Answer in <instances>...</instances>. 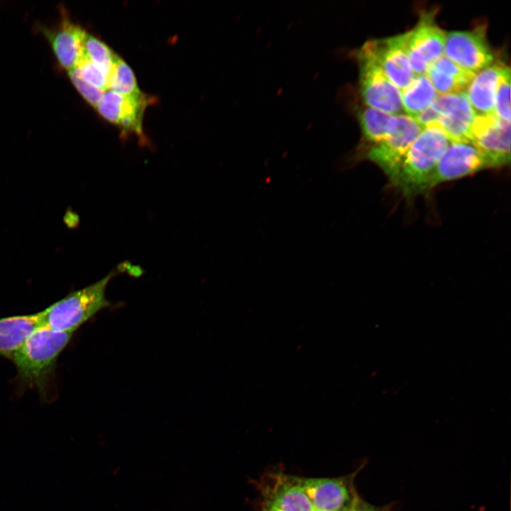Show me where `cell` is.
Wrapping results in <instances>:
<instances>
[{
	"label": "cell",
	"mask_w": 511,
	"mask_h": 511,
	"mask_svg": "<svg viewBox=\"0 0 511 511\" xmlns=\"http://www.w3.org/2000/svg\"><path fill=\"white\" fill-rule=\"evenodd\" d=\"M87 32L62 13L57 27L43 28L58 65L67 71L77 67L84 57V39Z\"/></svg>",
	"instance_id": "5bb4252c"
},
{
	"label": "cell",
	"mask_w": 511,
	"mask_h": 511,
	"mask_svg": "<svg viewBox=\"0 0 511 511\" xmlns=\"http://www.w3.org/2000/svg\"><path fill=\"white\" fill-rule=\"evenodd\" d=\"M123 95L107 89L95 106L98 114L106 121L118 125L120 120Z\"/></svg>",
	"instance_id": "cb8c5ba5"
},
{
	"label": "cell",
	"mask_w": 511,
	"mask_h": 511,
	"mask_svg": "<svg viewBox=\"0 0 511 511\" xmlns=\"http://www.w3.org/2000/svg\"><path fill=\"white\" fill-rule=\"evenodd\" d=\"M450 142L437 123L424 128L406 153L391 185L407 200L429 193L431 177Z\"/></svg>",
	"instance_id": "6da1fadb"
},
{
	"label": "cell",
	"mask_w": 511,
	"mask_h": 511,
	"mask_svg": "<svg viewBox=\"0 0 511 511\" xmlns=\"http://www.w3.org/2000/svg\"><path fill=\"white\" fill-rule=\"evenodd\" d=\"M423 128L405 114L395 115L389 135L385 140L356 153L353 160L366 159L376 165L390 182L395 177L408 149Z\"/></svg>",
	"instance_id": "277c9868"
},
{
	"label": "cell",
	"mask_w": 511,
	"mask_h": 511,
	"mask_svg": "<svg viewBox=\"0 0 511 511\" xmlns=\"http://www.w3.org/2000/svg\"><path fill=\"white\" fill-rule=\"evenodd\" d=\"M68 75L72 84L81 97L90 105L95 107L101 100L104 92H102L87 83L80 76L77 67L68 71Z\"/></svg>",
	"instance_id": "484cf974"
},
{
	"label": "cell",
	"mask_w": 511,
	"mask_h": 511,
	"mask_svg": "<svg viewBox=\"0 0 511 511\" xmlns=\"http://www.w3.org/2000/svg\"><path fill=\"white\" fill-rule=\"evenodd\" d=\"M490 169L481 152L470 142H450L431 177L428 192L440 184Z\"/></svg>",
	"instance_id": "9c48e42d"
},
{
	"label": "cell",
	"mask_w": 511,
	"mask_h": 511,
	"mask_svg": "<svg viewBox=\"0 0 511 511\" xmlns=\"http://www.w3.org/2000/svg\"><path fill=\"white\" fill-rule=\"evenodd\" d=\"M356 109L357 119L362 133V141L356 153L378 144L389 135L395 115L366 105Z\"/></svg>",
	"instance_id": "ac0fdd59"
},
{
	"label": "cell",
	"mask_w": 511,
	"mask_h": 511,
	"mask_svg": "<svg viewBox=\"0 0 511 511\" xmlns=\"http://www.w3.org/2000/svg\"><path fill=\"white\" fill-rule=\"evenodd\" d=\"M348 511H386L363 501L359 497Z\"/></svg>",
	"instance_id": "4316f807"
},
{
	"label": "cell",
	"mask_w": 511,
	"mask_h": 511,
	"mask_svg": "<svg viewBox=\"0 0 511 511\" xmlns=\"http://www.w3.org/2000/svg\"><path fill=\"white\" fill-rule=\"evenodd\" d=\"M425 75L439 95L465 92L474 74L468 72L441 56L429 65Z\"/></svg>",
	"instance_id": "e0dca14e"
},
{
	"label": "cell",
	"mask_w": 511,
	"mask_h": 511,
	"mask_svg": "<svg viewBox=\"0 0 511 511\" xmlns=\"http://www.w3.org/2000/svg\"><path fill=\"white\" fill-rule=\"evenodd\" d=\"M471 142L481 152L490 168L510 161V121L493 114H476L470 131Z\"/></svg>",
	"instance_id": "ba28073f"
},
{
	"label": "cell",
	"mask_w": 511,
	"mask_h": 511,
	"mask_svg": "<svg viewBox=\"0 0 511 511\" xmlns=\"http://www.w3.org/2000/svg\"><path fill=\"white\" fill-rule=\"evenodd\" d=\"M484 24L470 30L446 33L444 55L461 69L476 74L494 63L495 55Z\"/></svg>",
	"instance_id": "8992f818"
},
{
	"label": "cell",
	"mask_w": 511,
	"mask_h": 511,
	"mask_svg": "<svg viewBox=\"0 0 511 511\" xmlns=\"http://www.w3.org/2000/svg\"><path fill=\"white\" fill-rule=\"evenodd\" d=\"M77 67L87 83L102 92L108 89L109 76L84 56Z\"/></svg>",
	"instance_id": "d4e9b609"
},
{
	"label": "cell",
	"mask_w": 511,
	"mask_h": 511,
	"mask_svg": "<svg viewBox=\"0 0 511 511\" xmlns=\"http://www.w3.org/2000/svg\"><path fill=\"white\" fill-rule=\"evenodd\" d=\"M436 11L423 13L417 25L403 33L406 53L415 75L444 55L446 33L435 21Z\"/></svg>",
	"instance_id": "52a82bcc"
},
{
	"label": "cell",
	"mask_w": 511,
	"mask_h": 511,
	"mask_svg": "<svg viewBox=\"0 0 511 511\" xmlns=\"http://www.w3.org/2000/svg\"><path fill=\"white\" fill-rule=\"evenodd\" d=\"M84 56L108 76L118 57L103 41L87 33L84 39Z\"/></svg>",
	"instance_id": "7402d4cb"
},
{
	"label": "cell",
	"mask_w": 511,
	"mask_h": 511,
	"mask_svg": "<svg viewBox=\"0 0 511 511\" xmlns=\"http://www.w3.org/2000/svg\"><path fill=\"white\" fill-rule=\"evenodd\" d=\"M262 487L263 511H314L302 478L285 474L268 476Z\"/></svg>",
	"instance_id": "7c38bea8"
},
{
	"label": "cell",
	"mask_w": 511,
	"mask_h": 511,
	"mask_svg": "<svg viewBox=\"0 0 511 511\" xmlns=\"http://www.w3.org/2000/svg\"><path fill=\"white\" fill-rule=\"evenodd\" d=\"M314 511H317V510H314Z\"/></svg>",
	"instance_id": "83f0119b"
},
{
	"label": "cell",
	"mask_w": 511,
	"mask_h": 511,
	"mask_svg": "<svg viewBox=\"0 0 511 511\" xmlns=\"http://www.w3.org/2000/svg\"><path fill=\"white\" fill-rule=\"evenodd\" d=\"M358 86L365 105L391 115L402 113L401 91L387 77L374 57L362 46L355 55Z\"/></svg>",
	"instance_id": "5b68a950"
},
{
	"label": "cell",
	"mask_w": 511,
	"mask_h": 511,
	"mask_svg": "<svg viewBox=\"0 0 511 511\" xmlns=\"http://www.w3.org/2000/svg\"><path fill=\"white\" fill-rule=\"evenodd\" d=\"M148 103V97L143 93L123 96L118 126L124 134L135 133L143 137V116Z\"/></svg>",
	"instance_id": "ffe728a7"
},
{
	"label": "cell",
	"mask_w": 511,
	"mask_h": 511,
	"mask_svg": "<svg viewBox=\"0 0 511 511\" xmlns=\"http://www.w3.org/2000/svg\"><path fill=\"white\" fill-rule=\"evenodd\" d=\"M72 333L41 326L12 357L18 375L39 388L44 386Z\"/></svg>",
	"instance_id": "7a4b0ae2"
},
{
	"label": "cell",
	"mask_w": 511,
	"mask_h": 511,
	"mask_svg": "<svg viewBox=\"0 0 511 511\" xmlns=\"http://www.w3.org/2000/svg\"><path fill=\"white\" fill-rule=\"evenodd\" d=\"M431 105L439 114L437 124L451 142H471L476 114L465 92L438 95Z\"/></svg>",
	"instance_id": "8fae6325"
},
{
	"label": "cell",
	"mask_w": 511,
	"mask_h": 511,
	"mask_svg": "<svg viewBox=\"0 0 511 511\" xmlns=\"http://www.w3.org/2000/svg\"><path fill=\"white\" fill-rule=\"evenodd\" d=\"M505 65L494 62L476 73L469 82L465 94L476 114H494L497 85Z\"/></svg>",
	"instance_id": "9a60e30c"
},
{
	"label": "cell",
	"mask_w": 511,
	"mask_h": 511,
	"mask_svg": "<svg viewBox=\"0 0 511 511\" xmlns=\"http://www.w3.org/2000/svg\"><path fill=\"white\" fill-rule=\"evenodd\" d=\"M494 114L510 121V69L505 65L497 85Z\"/></svg>",
	"instance_id": "603a6c76"
},
{
	"label": "cell",
	"mask_w": 511,
	"mask_h": 511,
	"mask_svg": "<svg viewBox=\"0 0 511 511\" xmlns=\"http://www.w3.org/2000/svg\"><path fill=\"white\" fill-rule=\"evenodd\" d=\"M362 47L374 57L387 77L400 91L414 78L406 53L403 33L370 40Z\"/></svg>",
	"instance_id": "30bf717a"
},
{
	"label": "cell",
	"mask_w": 511,
	"mask_h": 511,
	"mask_svg": "<svg viewBox=\"0 0 511 511\" xmlns=\"http://www.w3.org/2000/svg\"><path fill=\"white\" fill-rule=\"evenodd\" d=\"M108 89L123 96L136 95L142 93L138 89L132 69L119 57L109 76Z\"/></svg>",
	"instance_id": "44dd1931"
},
{
	"label": "cell",
	"mask_w": 511,
	"mask_h": 511,
	"mask_svg": "<svg viewBox=\"0 0 511 511\" xmlns=\"http://www.w3.org/2000/svg\"><path fill=\"white\" fill-rule=\"evenodd\" d=\"M116 273L111 271L97 282L71 292L41 311L42 326L73 333L99 310L109 305L105 297V290Z\"/></svg>",
	"instance_id": "3957f363"
},
{
	"label": "cell",
	"mask_w": 511,
	"mask_h": 511,
	"mask_svg": "<svg viewBox=\"0 0 511 511\" xmlns=\"http://www.w3.org/2000/svg\"><path fill=\"white\" fill-rule=\"evenodd\" d=\"M437 96L425 74L415 75L411 83L401 91L402 110L413 118L429 106Z\"/></svg>",
	"instance_id": "d6986e66"
},
{
	"label": "cell",
	"mask_w": 511,
	"mask_h": 511,
	"mask_svg": "<svg viewBox=\"0 0 511 511\" xmlns=\"http://www.w3.org/2000/svg\"><path fill=\"white\" fill-rule=\"evenodd\" d=\"M42 326L40 312L0 319V356L12 358L28 337Z\"/></svg>",
	"instance_id": "2e32d148"
},
{
	"label": "cell",
	"mask_w": 511,
	"mask_h": 511,
	"mask_svg": "<svg viewBox=\"0 0 511 511\" xmlns=\"http://www.w3.org/2000/svg\"><path fill=\"white\" fill-rule=\"evenodd\" d=\"M314 510L348 511L358 498L348 478H302Z\"/></svg>",
	"instance_id": "4fadbf2b"
}]
</instances>
